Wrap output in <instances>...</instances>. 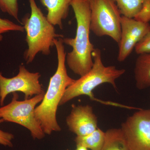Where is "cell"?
Masks as SVG:
<instances>
[{
    "label": "cell",
    "instance_id": "6da1fadb",
    "mask_svg": "<svg viewBox=\"0 0 150 150\" xmlns=\"http://www.w3.org/2000/svg\"><path fill=\"white\" fill-rule=\"evenodd\" d=\"M54 43L58 58L57 70L50 78L48 90L43 100L35 110L37 121L43 132L48 135L62 130L56 118L57 109L66 89L75 81L67 73L66 66L67 54L63 38H56Z\"/></svg>",
    "mask_w": 150,
    "mask_h": 150
},
{
    "label": "cell",
    "instance_id": "7a4b0ae2",
    "mask_svg": "<svg viewBox=\"0 0 150 150\" xmlns=\"http://www.w3.org/2000/svg\"><path fill=\"white\" fill-rule=\"evenodd\" d=\"M71 6L74 13L77 23L74 38H63L64 43L72 50L66 55L68 67L81 77L89 71L93 66L92 53L95 48L91 42V9L88 0H73Z\"/></svg>",
    "mask_w": 150,
    "mask_h": 150
},
{
    "label": "cell",
    "instance_id": "3957f363",
    "mask_svg": "<svg viewBox=\"0 0 150 150\" xmlns=\"http://www.w3.org/2000/svg\"><path fill=\"white\" fill-rule=\"evenodd\" d=\"M31 13L23 18L22 23L26 33L25 41L28 48L24 53V59L27 64L32 63L38 54L45 55L51 54L54 46V39L63 38L64 35L56 33L54 25L51 24L35 2L28 0Z\"/></svg>",
    "mask_w": 150,
    "mask_h": 150
},
{
    "label": "cell",
    "instance_id": "277c9868",
    "mask_svg": "<svg viewBox=\"0 0 150 150\" xmlns=\"http://www.w3.org/2000/svg\"><path fill=\"white\" fill-rule=\"evenodd\" d=\"M93 66L85 75L80 77L67 88L59 105H62L74 98L81 96H88L93 100H98L94 97L92 91L98 86L104 83L110 84L116 89L115 81L123 76L126 70L118 69L114 66H105L102 62L100 49L96 48L92 53Z\"/></svg>",
    "mask_w": 150,
    "mask_h": 150
},
{
    "label": "cell",
    "instance_id": "5b68a950",
    "mask_svg": "<svg viewBox=\"0 0 150 150\" xmlns=\"http://www.w3.org/2000/svg\"><path fill=\"white\" fill-rule=\"evenodd\" d=\"M13 93L11 102L0 107V117L4 121L17 123L26 128L33 139H43L45 134L35 117V110L36 105L43 100L45 93L24 100H18V94L16 92Z\"/></svg>",
    "mask_w": 150,
    "mask_h": 150
},
{
    "label": "cell",
    "instance_id": "8992f818",
    "mask_svg": "<svg viewBox=\"0 0 150 150\" xmlns=\"http://www.w3.org/2000/svg\"><path fill=\"white\" fill-rule=\"evenodd\" d=\"M90 30L98 37L107 36L116 43L121 35V14L113 0H88Z\"/></svg>",
    "mask_w": 150,
    "mask_h": 150
},
{
    "label": "cell",
    "instance_id": "52a82bcc",
    "mask_svg": "<svg viewBox=\"0 0 150 150\" xmlns=\"http://www.w3.org/2000/svg\"><path fill=\"white\" fill-rule=\"evenodd\" d=\"M40 73L29 71L24 65H20L18 74L11 78H6L0 72V105L3 106L6 97L11 93L21 92L25 99L45 93L39 79Z\"/></svg>",
    "mask_w": 150,
    "mask_h": 150
},
{
    "label": "cell",
    "instance_id": "ba28073f",
    "mask_svg": "<svg viewBox=\"0 0 150 150\" xmlns=\"http://www.w3.org/2000/svg\"><path fill=\"white\" fill-rule=\"evenodd\" d=\"M121 129L130 150H150V108L137 110Z\"/></svg>",
    "mask_w": 150,
    "mask_h": 150
},
{
    "label": "cell",
    "instance_id": "9c48e42d",
    "mask_svg": "<svg viewBox=\"0 0 150 150\" xmlns=\"http://www.w3.org/2000/svg\"><path fill=\"white\" fill-rule=\"evenodd\" d=\"M150 27L149 23L122 16L121 38L118 44L119 50L117 60L118 62H123L127 59L136 45L147 33Z\"/></svg>",
    "mask_w": 150,
    "mask_h": 150
},
{
    "label": "cell",
    "instance_id": "30bf717a",
    "mask_svg": "<svg viewBox=\"0 0 150 150\" xmlns=\"http://www.w3.org/2000/svg\"><path fill=\"white\" fill-rule=\"evenodd\" d=\"M66 122L70 131L77 137L86 136L98 129L97 117L88 105H73Z\"/></svg>",
    "mask_w": 150,
    "mask_h": 150
},
{
    "label": "cell",
    "instance_id": "8fae6325",
    "mask_svg": "<svg viewBox=\"0 0 150 150\" xmlns=\"http://www.w3.org/2000/svg\"><path fill=\"white\" fill-rule=\"evenodd\" d=\"M121 15L149 23L150 0H113Z\"/></svg>",
    "mask_w": 150,
    "mask_h": 150
},
{
    "label": "cell",
    "instance_id": "7c38bea8",
    "mask_svg": "<svg viewBox=\"0 0 150 150\" xmlns=\"http://www.w3.org/2000/svg\"><path fill=\"white\" fill-rule=\"evenodd\" d=\"M73 0H40L48 11L46 18L51 24L63 28V21L69 14V7Z\"/></svg>",
    "mask_w": 150,
    "mask_h": 150
},
{
    "label": "cell",
    "instance_id": "4fadbf2b",
    "mask_svg": "<svg viewBox=\"0 0 150 150\" xmlns=\"http://www.w3.org/2000/svg\"><path fill=\"white\" fill-rule=\"evenodd\" d=\"M134 74L138 89L150 88V53L139 55L135 62Z\"/></svg>",
    "mask_w": 150,
    "mask_h": 150
},
{
    "label": "cell",
    "instance_id": "5bb4252c",
    "mask_svg": "<svg viewBox=\"0 0 150 150\" xmlns=\"http://www.w3.org/2000/svg\"><path fill=\"white\" fill-rule=\"evenodd\" d=\"M105 134V141L101 150H130L121 128L108 129Z\"/></svg>",
    "mask_w": 150,
    "mask_h": 150
},
{
    "label": "cell",
    "instance_id": "9a60e30c",
    "mask_svg": "<svg viewBox=\"0 0 150 150\" xmlns=\"http://www.w3.org/2000/svg\"><path fill=\"white\" fill-rule=\"evenodd\" d=\"M105 138V132L98 128L86 136L76 137L75 142L76 145H82L91 150H101L104 145Z\"/></svg>",
    "mask_w": 150,
    "mask_h": 150
},
{
    "label": "cell",
    "instance_id": "2e32d148",
    "mask_svg": "<svg viewBox=\"0 0 150 150\" xmlns=\"http://www.w3.org/2000/svg\"><path fill=\"white\" fill-rule=\"evenodd\" d=\"M0 9L20 22L18 18V0H0Z\"/></svg>",
    "mask_w": 150,
    "mask_h": 150
},
{
    "label": "cell",
    "instance_id": "e0dca14e",
    "mask_svg": "<svg viewBox=\"0 0 150 150\" xmlns=\"http://www.w3.org/2000/svg\"><path fill=\"white\" fill-rule=\"evenodd\" d=\"M24 27L23 25L16 24L7 19L0 18V35L10 31L24 32Z\"/></svg>",
    "mask_w": 150,
    "mask_h": 150
},
{
    "label": "cell",
    "instance_id": "ac0fdd59",
    "mask_svg": "<svg viewBox=\"0 0 150 150\" xmlns=\"http://www.w3.org/2000/svg\"><path fill=\"white\" fill-rule=\"evenodd\" d=\"M134 49L138 55L150 53V27L147 33L136 45Z\"/></svg>",
    "mask_w": 150,
    "mask_h": 150
},
{
    "label": "cell",
    "instance_id": "d6986e66",
    "mask_svg": "<svg viewBox=\"0 0 150 150\" xmlns=\"http://www.w3.org/2000/svg\"><path fill=\"white\" fill-rule=\"evenodd\" d=\"M4 122V121L0 117V124ZM14 139L13 134L8 132H5L0 129V144L10 147H13V143L12 142Z\"/></svg>",
    "mask_w": 150,
    "mask_h": 150
},
{
    "label": "cell",
    "instance_id": "ffe728a7",
    "mask_svg": "<svg viewBox=\"0 0 150 150\" xmlns=\"http://www.w3.org/2000/svg\"><path fill=\"white\" fill-rule=\"evenodd\" d=\"M76 150H88V149L82 145H76Z\"/></svg>",
    "mask_w": 150,
    "mask_h": 150
},
{
    "label": "cell",
    "instance_id": "44dd1931",
    "mask_svg": "<svg viewBox=\"0 0 150 150\" xmlns=\"http://www.w3.org/2000/svg\"><path fill=\"white\" fill-rule=\"evenodd\" d=\"M3 36L2 35H0V42L3 40Z\"/></svg>",
    "mask_w": 150,
    "mask_h": 150
},
{
    "label": "cell",
    "instance_id": "7402d4cb",
    "mask_svg": "<svg viewBox=\"0 0 150 150\" xmlns=\"http://www.w3.org/2000/svg\"><path fill=\"white\" fill-rule=\"evenodd\" d=\"M67 150H69L67 149Z\"/></svg>",
    "mask_w": 150,
    "mask_h": 150
}]
</instances>
